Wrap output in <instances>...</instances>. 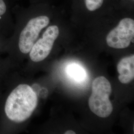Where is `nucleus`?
<instances>
[{"label":"nucleus","instance_id":"11","mask_svg":"<svg viewBox=\"0 0 134 134\" xmlns=\"http://www.w3.org/2000/svg\"><path fill=\"white\" fill-rule=\"evenodd\" d=\"M115 8L134 12V0H114Z\"/></svg>","mask_w":134,"mask_h":134},{"label":"nucleus","instance_id":"10","mask_svg":"<svg viewBox=\"0 0 134 134\" xmlns=\"http://www.w3.org/2000/svg\"><path fill=\"white\" fill-rule=\"evenodd\" d=\"M68 75L76 81H83L86 77V72L85 69L77 64H72L67 67Z\"/></svg>","mask_w":134,"mask_h":134},{"label":"nucleus","instance_id":"8","mask_svg":"<svg viewBox=\"0 0 134 134\" xmlns=\"http://www.w3.org/2000/svg\"><path fill=\"white\" fill-rule=\"evenodd\" d=\"M118 79L122 83H128L134 78V54L123 58L117 65Z\"/></svg>","mask_w":134,"mask_h":134},{"label":"nucleus","instance_id":"2","mask_svg":"<svg viewBox=\"0 0 134 134\" xmlns=\"http://www.w3.org/2000/svg\"><path fill=\"white\" fill-rule=\"evenodd\" d=\"M14 72L0 91V133L13 134L37 108L38 94L32 86L15 83Z\"/></svg>","mask_w":134,"mask_h":134},{"label":"nucleus","instance_id":"4","mask_svg":"<svg viewBox=\"0 0 134 134\" xmlns=\"http://www.w3.org/2000/svg\"><path fill=\"white\" fill-rule=\"evenodd\" d=\"M76 22H92L115 7L114 0H69L65 6Z\"/></svg>","mask_w":134,"mask_h":134},{"label":"nucleus","instance_id":"3","mask_svg":"<svg viewBox=\"0 0 134 134\" xmlns=\"http://www.w3.org/2000/svg\"><path fill=\"white\" fill-rule=\"evenodd\" d=\"M134 12L118 9L114 25L106 34L105 42L110 48L122 49L134 42Z\"/></svg>","mask_w":134,"mask_h":134},{"label":"nucleus","instance_id":"12","mask_svg":"<svg viewBox=\"0 0 134 134\" xmlns=\"http://www.w3.org/2000/svg\"><path fill=\"white\" fill-rule=\"evenodd\" d=\"M9 38L0 32V56L7 54Z\"/></svg>","mask_w":134,"mask_h":134},{"label":"nucleus","instance_id":"9","mask_svg":"<svg viewBox=\"0 0 134 134\" xmlns=\"http://www.w3.org/2000/svg\"><path fill=\"white\" fill-rule=\"evenodd\" d=\"M15 66L8 55L5 58L0 56V91Z\"/></svg>","mask_w":134,"mask_h":134},{"label":"nucleus","instance_id":"14","mask_svg":"<svg viewBox=\"0 0 134 134\" xmlns=\"http://www.w3.org/2000/svg\"><path fill=\"white\" fill-rule=\"evenodd\" d=\"M65 134H76V133L72 131V130H68L66 131L65 133H64Z\"/></svg>","mask_w":134,"mask_h":134},{"label":"nucleus","instance_id":"6","mask_svg":"<svg viewBox=\"0 0 134 134\" xmlns=\"http://www.w3.org/2000/svg\"><path fill=\"white\" fill-rule=\"evenodd\" d=\"M112 92L110 82L104 77L94 79L92 84V92L88 100L91 111L98 117L106 118L113 111V106L109 99Z\"/></svg>","mask_w":134,"mask_h":134},{"label":"nucleus","instance_id":"5","mask_svg":"<svg viewBox=\"0 0 134 134\" xmlns=\"http://www.w3.org/2000/svg\"><path fill=\"white\" fill-rule=\"evenodd\" d=\"M61 10L50 24L43 30L37 41L34 43L29 57L32 62L38 63L44 61L51 53L56 41L60 36L61 29L58 22L63 14L67 10L65 8Z\"/></svg>","mask_w":134,"mask_h":134},{"label":"nucleus","instance_id":"7","mask_svg":"<svg viewBox=\"0 0 134 134\" xmlns=\"http://www.w3.org/2000/svg\"><path fill=\"white\" fill-rule=\"evenodd\" d=\"M17 0H0V32L7 37L13 34L14 27L12 9Z\"/></svg>","mask_w":134,"mask_h":134},{"label":"nucleus","instance_id":"1","mask_svg":"<svg viewBox=\"0 0 134 134\" xmlns=\"http://www.w3.org/2000/svg\"><path fill=\"white\" fill-rule=\"evenodd\" d=\"M64 7L49 3L29 4L27 7L16 4L13 7L14 29L9 38L7 54L15 66L20 58L29 54L43 30Z\"/></svg>","mask_w":134,"mask_h":134},{"label":"nucleus","instance_id":"13","mask_svg":"<svg viewBox=\"0 0 134 134\" xmlns=\"http://www.w3.org/2000/svg\"><path fill=\"white\" fill-rule=\"evenodd\" d=\"M19 1V0H17ZM29 4H35L39 3H49L52 4H57L58 0H28Z\"/></svg>","mask_w":134,"mask_h":134}]
</instances>
